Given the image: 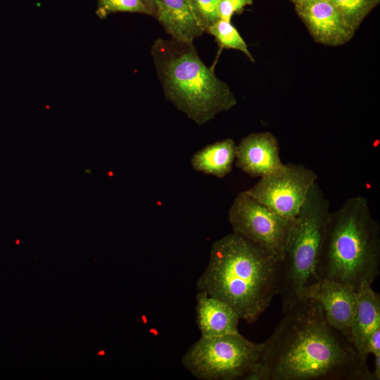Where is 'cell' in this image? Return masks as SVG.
<instances>
[{
  "label": "cell",
  "instance_id": "obj_9",
  "mask_svg": "<svg viewBox=\"0 0 380 380\" xmlns=\"http://www.w3.org/2000/svg\"><path fill=\"white\" fill-rule=\"evenodd\" d=\"M298 296V299L317 301L327 323L351 343L352 323L357 303L354 288L344 283L319 279L303 287Z\"/></svg>",
  "mask_w": 380,
  "mask_h": 380
},
{
  "label": "cell",
  "instance_id": "obj_21",
  "mask_svg": "<svg viewBox=\"0 0 380 380\" xmlns=\"http://www.w3.org/2000/svg\"><path fill=\"white\" fill-rule=\"evenodd\" d=\"M369 353L374 355L380 354V328L376 329L366 342L365 355L367 357Z\"/></svg>",
  "mask_w": 380,
  "mask_h": 380
},
{
  "label": "cell",
  "instance_id": "obj_4",
  "mask_svg": "<svg viewBox=\"0 0 380 380\" xmlns=\"http://www.w3.org/2000/svg\"><path fill=\"white\" fill-rule=\"evenodd\" d=\"M151 53L166 99L197 125L236 105L230 87L203 62L193 43L158 37Z\"/></svg>",
  "mask_w": 380,
  "mask_h": 380
},
{
  "label": "cell",
  "instance_id": "obj_11",
  "mask_svg": "<svg viewBox=\"0 0 380 380\" xmlns=\"http://www.w3.org/2000/svg\"><path fill=\"white\" fill-rule=\"evenodd\" d=\"M235 165L252 177H262L284 166L277 138L270 132H253L236 144Z\"/></svg>",
  "mask_w": 380,
  "mask_h": 380
},
{
  "label": "cell",
  "instance_id": "obj_6",
  "mask_svg": "<svg viewBox=\"0 0 380 380\" xmlns=\"http://www.w3.org/2000/svg\"><path fill=\"white\" fill-rule=\"evenodd\" d=\"M263 343L253 342L239 332L201 338L182 358L183 366L201 380L242 379L258 360Z\"/></svg>",
  "mask_w": 380,
  "mask_h": 380
},
{
  "label": "cell",
  "instance_id": "obj_1",
  "mask_svg": "<svg viewBox=\"0 0 380 380\" xmlns=\"http://www.w3.org/2000/svg\"><path fill=\"white\" fill-rule=\"evenodd\" d=\"M284 314L258 360L268 380H374L367 361L327 323L317 301L300 298Z\"/></svg>",
  "mask_w": 380,
  "mask_h": 380
},
{
  "label": "cell",
  "instance_id": "obj_20",
  "mask_svg": "<svg viewBox=\"0 0 380 380\" xmlns=\"http://www.w3.org/2000/svg\"><path fill=\"white\" fill-rule=\"evenodd\" d=\"M253 4V0H220L218 16L221 20L231 22L235 13H240L247 6Z\"/></svg>",
  "mask_w": 380,
  "mask_h": 380
},
{
  "label": "cell",
  "instance_id": "obj_5",
  "mask_svg": "<svg viewBox=\"0 0 380 380\" xmlns=\"http://www.w3.org/2000/svg\"><path fill=\"white\" fill-rule=\"evenodd\" d=\"M330 212L329 201L316 182L293 222L279 261L278 295L283 313L299 300L303 287L318 280L317 266Z\"/></svg>",
  "mask_w": 380,
  "mask_h": 380
},
{
  "label": "cell",
  "instance_id": "obj_2",
  "mask_svg": "<svg viewBox=\"0 0 380 380\" xmlns=\"http://www.w3.org/2000/svg\"><path fill=\"white\" fill-rule=\"evenodd\" d=\"M279 260L234 233L215 241L208 265L196 282L253 323L278 294Z\"/></svg>",
  "mask_w": 380,
  "mask_h": 380
},
{
  "label": "cell",
  "instance_id": "obj_7",
  "mask_svg": "<svg viewBox=\"0 0 380 380\" xmlns=\"http://www.w3.org/2000/svg\"><path fill=\"white\" fill-rule=\"evenodd\" d=\"M233 233L280 261L293 220L284 218L246 194H237L229 210Z\"/></svg>",
  "mask_w": 380,
  "mask_h": 380
},
{
  "label": "cell",
  "instance_id": "obj_12",
  "mask_svg": "<svg viewBox=\"0 0 380 380\" xmlns=\"http://www.w3.org/2000/svg\"><path fill=\"white\" fill-rule=\"evenodd\" d=\"M196 301V323L201 336L215 337L239 332L240 318L225 302L203 291H198Z\"/></svg>",
  "mask_w": 380,
  "mask_h": 380
},
{
  "label": "cell",
  "instance_id": "obj_3",
  "mask_svg": "<svg viewBox=\"0 0 380 380\" xmlns=\"http://www.w3.org/2000/svg\"><path fill=\"white\" fill-rule=\"evenodd\" d=\"M380 227L362 196L346 200L330 212L317 266L318 279L351 286L372 284L379 274Z\"/></svg>",
  "mask_w": 380,
  "mask_h": 380
},
{
  "label": "cell",
  "instance_id": "obj_22",
  "mask_svg": "<svg viewBox=\"0 0 380 380\" xmlns=\"http://www.w3.org/2000/svg\"><path fill=\"white\" fill-rule=\"evenodd\" d=\"M374 356V370L372 372L374 380L380 379V354H377Z\"/></svg>",
  "mask_w": 380,
  "mask_h": 380
},
{
  "label": "cell",
  "instance_id": "obj_10",
  "mask_svg": "<svg viewBox=\"0 0 380 380\" xmlns=\"http://www.w3.org/2000/svg\"><path fill=\"white\" fill-rule=\"evenodd\" d=\"M297 14L314 40L338 46L348 42L355 31L344 20L330 0H292Z\"/></svg>",
  "mask_w": 380,
  "mask_h": 380
},
{
  "label": "cell",
  "instance_id": "obj_13",
  "mask_svg": "<svg viewBox=\"0 0 380 380\" xmlns=\"http://www.w3.org/2000/svg\"><path fill=\"white\" fill-rule=\"evenodd\" d=\"M156 18L170 38L180 42L193 43L203 34L188 0H153Z\"/></svg>",
  "mask_w": 380,
  "mask_h": 380
},
{
  "label": "cell",
  "instance_id": "obj_14",
  "mask_svg": "<svg viewBox=\"0 0 380 380\" xmlns=\"http://www.w3.org/2000/svg\"><path fill=\"white\" fill-rule=\"evenodd\" d=\"M356 291L357 303L352 323L351 343L361 357L367 361L365 355L366 342L380 328V296L367 282H362Z\"/></svg>",
  "mask_w": 380,
  "mask_h": 380
},
{
  "label": "cell",
  "instance_id": "obj_15",
  "mask_svg": "<svg viewBox=\"0 0 380 380\" xmlns=\"http://www.w3.org/2000/svg\"><path fill=\"white\" fill-rule=\"evenodd\" d=\"M236 149L232 139L217 141L196 151L191 158V165L197 172L223 178L232 170Z\"/></svg>",
  "mask_w": 380,
  "mask_h": 380
},
{
  "label": "cell",
  "instance_id": "obj_16",
  "mask_svg": "<svg viewBox=\"0 0 380 380\" xmlns=\"http://www.w3.org/2000/svg\"><path fill=\"white\" fill-rule=\"evenodd\" d=\"M206 32L215 38L220 47L238 50L251 62L255 61L246 42L231 22L219 19L208 29Z\"/></svg>",
  "mask_w": 380,
  "mask_h": 380
},
{
  "label": "cell",
  "instance_id": "obj_8",
  "mask_svg": "<svg viewBox=\"0 0 380 380\" xmlns=\"http://www.w3.org/2000/svg\"><path fill=\"white\" fill-rule=\"evenodd\" d=\"M317 175L299 163H284L243 191L281 216L294 220Z\"/></svg>",
  "mask_w": 380,
  "mask_h": 380
},
{
  "label": "cell",
  "instance_id": "obj_17",
  "mask_svg": "<svg viewBox=\"0 0 380 380\" xmlns=\"http://www.w3.org/2000/svg\"><path fill=\"white\" fill-rule=\"evenodd\" d=\"M118 12L137 13L156 17L153 0H98L96 15L104 19Z\"/></svg>",
  "mask_w": 380,
  "mask_h": 380
},
{
  "label": "cell",
  "instance_id": "obj_19",
  "mask_svg": "<svg viewBox=\"0 0 380 380\" xmlns=\"http://www.w3.org/2000/svg\"><path fill=\"white\" fill-rule=\"evenodd\" d=\"M194 17L204 32L217 22L220 0H188Z\"/></svg>",
  "mask_w": 380,
  "mask_h": 380
},
{
  "label": "cell",
  "instance_id": "obj_18",
  "mask_svg": "<svg viewBox=\"0 0 380 380\" xmlns=\"http://www.w3.org/2000/svg\"><path fill=\"white\" fill-rule=\"evenodd\" d=\"M344 20L355 30L380 0H330Z\"/></svg>",
  "mask_w": 380,
  "mask_h": 380
}]
</instances>
